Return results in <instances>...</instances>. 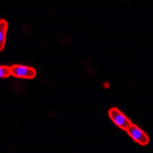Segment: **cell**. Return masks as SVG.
Instances as JSON below:
<instances>
[{"instance_id": "1", "label": "cell", "mask_w": 153, "mask_h": 153, "mask_svg": "<svg viewBox=\"0 0 153 153\" xmlns=\"http://www.w3.org/2000/svg\"><path fill=\"white\" fill-rule=\"evenodd\" d=\"M11 75L17 78L33 79L36 76V71L33 68L21 65H13L10 67Z\"/></svg>"}, {"instance_id": "4", "label": "cell", "mask_w": 153, "mask_h": 153, "mask_svg": "<svg viewBox=\"0 0 153 153\" xmlns=\"http://www.w3.org/2000/svg\"><path fill=\"white\" fill-rule=\"evenodd\" d=\"M7 30L8 22L5 19H0V51H2L5 48Z\"/></svg>"}, {"instance_id": "3", "label": "cell", "mask_w": 153, "mask_h": 153, "mask_svg": "<svg viewBox=\"0 0 153 153\" xmlns=\"http://www.w3.org/2000/svg\"><path fill=\"white\" fill-rule=\"evenodd\" d=\"M126 132L134 141L141 146H146L149 143V137L146 132L135 124H131Z\"/></svg>"}, {"instance_id": "5", "label": "cell", "mask_w": 153, "mask_h": 153, "mask_svg": "<svg viewBox=\"0 0 153 153\" xmlns=\"http://www.w3.org/2000/svg\"><path fill=\"white\" fill-rule=\"evenodd\" d=\"M10 76V67L6 65H0V78H7Z\"/></svg>"}, {"instance_id": "2", "label": "cell", "mask_w": 153, "mask_h": 153, "mask_svg": "<svg viewBox=\"0 0 153 153\" xmlns=\"http://www.w3.org/2000/svg\"><path fill=\"white\" fill-rule=\"evenodd\" d=\"M108 114L112 121L123 130L126 131V129L132 124V122L126 117V115H124L122 112H120V110L117 108H111L109 110Z\"/></svg>"}]
</instances>
